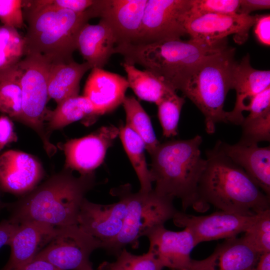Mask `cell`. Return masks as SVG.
<instances>
[{
  "mask_svg": "<svg viewBox=\"0 0 270 270\" xmlns=\"http://www.w3.org/2000/svg\"><path fill=\"white\" fill-rule=\"evenodd\" d=\"M80 270H94L92 266V264L90 263L88 264L86 266Z\"/></svg>",
  "mask_w": 270,
  "mask_h": 270,
  "instance_id": "cell-45",
  "label": "cell"
},
{
  "mask_svg": "<svg viewBox=\"0 0 270 270\" xmlns=\"http://www.w3.org/2000/svg\"><path fill=\"white\" fill-rule=\"evenodd\" d=\"M122 106L126 116V125L144 141L150 155L160 144L154 133L150 119L140 103L133 96H126Z\"/></svg>",
  "mask_w": 270,
  "mask_h": 270,
  "instance_id": "cell-28",
  "label": "cell"
},
{
  "mask_svg": "<svg viewBox=\"0 0 270 270\" xmlns=\"http://www.w3.org/2000/svg\"><path fill=\"white\" fill-rule=\"evenodd\" d=\"M42 4L76 12H85L94 3L95 0H41Z\"/></svg>",
  "mask_w": 270,
  "mask_h": 270,
  "instance_id": "cell-38",
  "label": "cell"
},
{
  "mask_svg": "<svg viewBox=\"0 0 270 270\" xmlns=\"http://www.w3.org/2000/svg\"><path fill=\"white\" fill-rule=\"evenodd\" d=\"M202 141L200 135L168 140L160 143L150 154L154 190L160 196L180 198L184 210L192 207L200 212L198 186L206 164L200 149Z\"/></svg>",
  "mask_w": 270,
  "mask_h": 270,
  "instance_id": "cell-5",
  "label": "cell"
},
{
  "mask_svg": "<svg viewBox=\"0 0 270 270\" xmlns=\"http://www.w3.org/2000/svg\"><path fill=\"white\" fill-rule=\"evenodd\" d=\"M23 0H0L2 25L18 30L24 26Z\"/></svg>",
  "mask_w": 270,
  "mask_h": 270,
  "instance_id": "cell-36",
  "label": "cell"
},
{
  "mask_svg": "<svg viewBox=\"0 0 270 270\" xmlns=\"http://www.w3.org/2000/svg\"><path fill=\"white\" fill-rule=\"evenodd\" d=\"M192 270L191 269H182V270Z\"/></svg>",
  "mask_w": 270,
  "mask_h": 270,
  "instance_id": "cell-46",
  "label": "cell"
},
{
  "mask_svg": "<svg viewBox=\"0 0 270 270\" xmlns=\"http://www.w3.org/2000/svg\"><path fill=\"white\" fill-rule=\"evenodd\" d=\"M258 214L248 216L220 210L207 216H196L178 211L172 220L176 226L189 229L198 244L236 237L244 232Z\"/></svg>",
  "mask_w": 270,
  "mask_h": 270,
  "instance_id": "cell-11",
  "label": "cell"
},
{
  "mask_svg": "<svg viewBox=\"0 0 270 270\" xmlns=\"http://www.w3.org/2000/svg\"><path fill=\"white\" fill-rule=\"evenodd\" d=\"M91 70L83 96L90 102L98 116L114 110L122 103L128 84L126 78L117 74L103 68Z\"/></svg>",
  "mask_w": 270,
  "mask_h": 270,
  "instance_id": "cell-20",
  "label": "cell"
},
{
  "mask_svg": "<svg viewBox=\"0 0 270 270\" xmlns=\"http://www.w3.org/2000/svg\"><path fill=\"white\" fill-rule=\"evenodd\" d=\"M64 168L14 204L10 218L18 224L35 221L60 228L78 224L85 195L94 185V173L74 176Z\"/></svg>",
  "mask_w": 270,
  "mask_h": 270,
  "instance_id": "cell-2",
  "label": "cell"
},
{
  "mask_svg": "<svg viewBox=\"0 0 270 270\" xmlns=\"http://www.w3.org/2000/svg\"><path fill=\"white\" fill-rule=\"evenodd\" d=\"M1 206V202H0V206Z\"/></svg>",
  "mask_w": 270,
  "mask_h": 270,
  "instance_id": "cell-47",
  "label": "cell"
},
{
  "mask_svg": "<svg viewBox=\"0 0 270 270\" xmlns=\"http://www.w3.org/2000/svg\"><path fill=\"white\" fill-rule=\"evenodd\" d=\"M228 46L227 39L213 44L178 39L146 44H117L114 54L122 56L127 64L140 65L176 92L181 91L200 63Z\"/></svg>",
  "mask_w": 270,
  "mask_h": 270,
  "instance_id": "cell-4",
  "label": "cell"
},
{
  "mask_svg": "<svg viewBox=\"0 0 270 270\" xmlns=\"http://www.w3.org/2000/svg\"><path fill=\"white\" fill-rule=\"evenodd\" d=\"M16 66L0 72V112L21 122L22 92Z\"/></svg>",
  "mask_w": 270,
  "mask_h": 270,
  "instance_id": "cell-29",
  "label": "cell"
},
{
  "mask_svg": "<svg viewBox=\"0 0 270 270\" xmlns=\"http://www.w3.org/2000/svg\"><path fill=\"white\" fill-rule=\"evenodd\" d=\"M18 138L11 118L6 115L0 116V151Z\"/></svg>",
  "mask_w": 270,
  "mask_h": 270,
  "instance_id": "cell-39",
  "label": "cell"
},
{
  "mask_svg": "<svg viewBox=\"0 0 270 270\" xmlns=\"http://www.w3.org/2000/svg\"><path fill=\"white\" fill-rule=\"evenodd\" d=\"M52 62L38 54H30L16 66L22 92L21 123L32 129L39 136L50 156L57 148L50 140L46 130V107L49 100L48 78Z\"/></svg>",
  "mask_w": 270,
  "mask_h": 270,
  "instance_id": "cell-8",
  "label": "cell"
},
{
  "mask_svg": "<svg viewBox=\"0 0 270 270\" xmlns=\"http://www.w3.org/2000/svg\"><path fill=\"white\" fill-rule=\"evenodd\" d=\"M96 114L90 102L84 96H78L64 100L54 110L46 112V130L50 136L51 132L64 128L78 120L88 118L91 122Z\"/></svg>",
  "mask_w": 270,
  "mask_h": 270,
  "instance_id": "cell-25",
  "label": "cell"
},
{
  "mask_svg": "<svg viewBox=\"0 0 270 270\" xmlns=\"http://www.w3.org/2000/svg\"><path fill=\"white\" fill-rule=\"evenodd\" d=\"M148 0H95L96 18L112 31L116 44H134L138 38Z\"/></svg>",
  "mask_w": 270,
  "mask_h": 270,
  "instance_id": "cell-15",
  "label": "cell"
},
{
  "mask_svg": "<svg viewBox=\"0 0 270 270\" xmlns=\"http://www.w3.org/2000/svg\"><path fill=\"white\" fill-rule=\"evenodd\" d=\"M19 270H59L54 266L42 258H35Z\"/></svg>",
  "mask_w": 270,
  "mask_h": 270,
  "instance_id": "cell-43",
  "label": "cell"
},
{
  "mask_svg": "<svg viewBox=\"0 0 270 270\" xmlns=\"http://www.w3.org/2000/svg\"><path fill=\"white\" fill-rule=\"evenodd\" d=\"M99 240L78 224L58 228L47 245L36 258H42L59 270H80L91 263L90 256L102 248Z\"/></svg>",
  "mask_w": 270,
  "mask_h": 270,
  "instance_id": "cell-9",
  "label": "cell"
},
{
  "mask_svg": "<svg viewBox=\"0 0 270 270\" xmlns=\"http://www.w3.org/2000/svg\"><path fill=\"white\" fill-rule=\"evenodd\" d=\"M261 255L242 237L226 238L202 260H192V270H252Z\"/></svg>",
  "mask_w": 270,
  "mask_h": 270,
  "instance_id": "cell-21",
  "label": "cell"
},
{
  "mask_svg": "<svg viewBox=\"0 0 270 270\" xmlns=\"http://www.w3.org/2000/svg\"><path fill=\"white\" fill-rule=\"evenodd\" d=\"M190 0H148L136 44L181 39Z\"/></svg>",
  "mask_w": 270,
  "mask_h": 270,
  "instance_id": "cell-10",
  "label": "cell"
},
{
  "mask_svg": "<svg viewBox=\"0 0 270 270\" xmlns=\"http://www.w3.org/2000/svg\"><path fill=\"white\" fill-rule=\"evenodd\" d=\"M44 176L41 163L34 156L8 150L0 154V190L16 195L26 194Z\"/></svg>",
  "mask_w": 270,
  "mask_h": 270,
  "instance_id": "cell-16",
  "label": "cell"
},
{
  "mask_svg": "<svg viewBox=\"0 0 270 270\" xmlns=\"http://www.w3.org/2000/svg\"><path fill=\"white\" fill-rule=\"evenodd\" d=\"M150 241L149 250L164 267L174 270L190 269V255L198 244L187 228L175 232L167 230L164 225L152 230L146 236Z\"/></svg>",
  "mask_w": 270,
  "mask_h": 270,
  "instance_id": "cell-17",
  "label": "cell"
},
{
  "mask_svg": "<svg viewBox=\"0 0 270 270\" xmlns=\"http://www.w3.org/2000/svg\"><path fill=\"white\" fill-rule=\"evenodd\" d=\"M242 238L260 255L270 252V209L259 214Z\"/></svg>",
  "mask_w": 270,
  "mask_h": 270,
  "instance_id": "cell-33",
  "label": "cell"
},
{
  "mask_svg": "<svg viewBox=\"0 0 270 270\" xmlns=\"http://www.w3.org/2000/svg\"><path fill=\"white\" fill-rule=\"evenodd\" d=\"M24 56V36L16 28L0 25V72L16 65Z\"/></svg>",
  "mask_w": 270,
  "mask_h": 270,
  "instance_id": "cell-30",
  "label": "cell"
},
{
  "mask_svg": "<svg viewBox=\"0 0 270 270\" xmlns=\"http://www.w3.org/2000/svg\"><path fill=\"white\" fill-rule=\"evenodd\" d=\"M24 19L28 24L24 36L25 56L38 54L53 63L74 60L76 40L81 29L96 18L92 6L76 12L42 4L41 0H23Z\"/></svg>",
  "mask_w": 270,
  "mask_h": 270,
  "instance_id": "cell-3",
  "label": "cell"
},
{
  "mask_svg": "<svg viewBox=\"0 0 270 270\" xmlns=\"http://www.w3.org/2000/svg\"><path fill=\"white\" fill-rule=\"evenodd\" d=\"M235 48L228 46L200 63L181 90L204 116L206 131L212 134L216 124L228 123L224 104L232 89Z\"/></svg>",
  "mask_w": 270,
  "mask_h": 270,
  "instance_id": "cell-6",
  "label": "cell"
},
{
  "mask_svg": "<svg viewBox=\"0 0 270 270\" xmlns=\"http://www.w3.org/2000/svg\"><path fill=\"white\" fill-rule=\"evenodd\" d=\"M206 154V166L198 186L200 212L206 210L210 204L248 216L270 209V196L216 145Z\"/></svg>",
  "mask_w": 270,
  "mask_h": 270,
  "instance_id": "cell-1",
  "label": "cell"
},
{
  "mask_svg": "<svg viewBox=\"0 0 270 270\" xmlns=\"http://www.w3.org/2000/svg\"><path fill=\"white\" fill-rule=\"evenodd\" d=\"M18 224L11 220H4L0 223V248L8 245Z\"/></svg>",
  "mask_w": 270,
  "mask_h": 270,
  "instance_id": "cell-42",
  "label": "cell"
},
{
  "mask_svg": "<svg viewBox=\"0 0 270 270\" xmlns=\"http://www.w3.org/2000/svg\"><path fill=\"white\" fill-rule=\"evenodd\" d=\"M122 188L127 199L123 226L118 236L102 248L116 256L127 246L138 248L140 237L172 220L178 212L174 206V198L160 196L154 189L147 192L139 191L134 193L128 184Z\"/></svg>",
  "mask_w": 270,
  "mask_h": 270,
  "instance_id": "cell-7",
  "label": "cell"
},
{
  "mask_svg": "<svg viewBox=\"0 0 270 270\" xmlns=\"http://www.w3.org/2000/svg\"><path fill=\"white\" fill-rule=\"evenodd\" d=\"M119 200L102 204L84 200L78 225L86 233L100 241L103 246L114 240L122 230L127 204L126 197L121 187L112 191Z\"/></svg>",
  "mask_w": 270,
  "mask_h": 270,
  "instance_id": "cell-14",
  "label": "cell"
},
{
  "mask_svg": "<svg viewBox=\"0 0 270 270\" xmlns=\"http://www.w3.org/2000/svg\"><path fill=\"white\" fill-rule=\"evenodd\" d=\"M86 62L79 64L74 60L68 62L52 63L48 78V94L57 104L70 98L78 96L80 82L89 70Z\"/></svg>",
  "mask_w": 270,
  "mask_h": 270,
  "instance_id": "cell-24",
  "label": "cell"
},
{
  "mask_svg": "<svg viewBox=\"0 0 270 270\" xmlns=\"http://www.w3.org/2000/svg\"><path fill=\"white\" fill-rule=\"evenodd\" d=\"M260 16L208 14L186 21L184 26L190 38L200 42L213 44L234 34L235 42L242 44L248 39L250 30Z\"/></svg>",
  "mask_w": 270,
  "mask_h": 270,
  "instance_id": "cell-12",
  "label": "cell"
},
{
  "mask_svg": "<svg viewBox=\"0 0 270 270\" xmlns=\"http://www.w3.org/2000/svg\"><path fill=\"white\" fill-rule=\"evenodd\" d=\"M116 44L112 31L101 20L96 24L88 23L84 26L76 40L77 50L92 68H103L114 54Z\"/></svg>",
  "mask_w": 270,
  "mask_h": 270,
  "instance_id": "cell-23",
  "label": "cell"
},
{
  "mask_svg": "<svg viewBox=\"0 0 270 270\" xmlns=\"http://www.w3.org/2000/svg\"><path fill=\"white\" fill-rule=\"evenodd\" d=\"M242 134L238 142L244 144H258L270 140V113L248 119L242 124Z\"/></svg>",
  "mask_w": 270,
  "mask_h": 270,
  "instance_id": "cell-35",
  "label": "cell"
},
{
  "mask_svg": "<svg viewBox=\"0 0 270 270\" xmlns=\"http://www.w3.org/2000/svg\"><path fill=\"white\" fill-rule=\"evenodd\" d=\"M122 66L127 74L128 87L142 100L156 104L166 96L174 91L147 70H140L134 66L125 62L122 63Z\"/></svg>",
  "mask_w": 270,
  "mask_h": 270,
  "instance_id": "cell-26",
  "label": "cell"
},
{
  "mask_svg": "<svg viewBox=\"0 0 270 270\" xmlns=\"http://www.w3.org/2000/svg\"><path fill=\"white\" fill-rule=\"evenodd\" d=\"M118 128V136L140 182L139 191L147 192L152 190L153 182L146 160L144 141L127 125L121 126Z\"/></svg>",
  "mask_w": 270,
  "mask_h": 270,
  "instance_id": "cell-27",
  "label": "cell"
},
{
  "mask_svg": "<svg viewBox=\"0 0 270 270\" xmlns=\"http://www.w3.org/2000/svg\"><path fill=\"white\" fill-rule=\"evenodd\" d=\"M270 86V71L256 70L250 64L248 54L236 62L233 70L232 89L236 92L233 110L226 112L228 123L240 125L244 118L242 112L252 99Z\"/></svg>",
  "mask_w": 270,
  "mask_h": 270,
  "instance_id": "cell-19",
  "label": "cell"
},
{
  "mask_svg": "<svg viewBox=\"0 0 270 270\" xmlns=\"http://www.w3.org/2000/svg\"><path fill=\"white\" fill-rule=\"evenodd\" d=\"M252 270H270V252L262 254Z\"/></svg>",
  "mask_w": 270,
  "mask_h": 270,
  "instance_id": "cell-44",
  "label": "cell"
},
{
  "mask_svg": "<svg viewBox=\"0 0 270 270\" xmlns=\"http://www.w3.org/2000/svg\"><path fill=\"white\" fill-rule=\"evenodd\" d=\"M119 135V128L104 126L85 136L71 139L62 146L65 156L64 168L80 175L94 173L104 162L108 148Z\"/></svg>",
  "mask_w": 270,
  "mask_h": 270,
  "instance_id": "cell-13",
  "label": "cell"
},
{
  "mask_svg": "<svg viewBox=\"0 0 270 270\" xmlns=\"http://www.w3.org/2000/svg\"><path fill=\"white\" fill-rule=\"evenodd\" d=\"M114 262H104L98 270H162L161 262L150 251L142 255L134 254L123 248Z\"/></svg>",
  "mask_w": 270,
  "mask_h": 270,
  "instance_id": "cell-31",
  "label": "cell"
},
{
  "mask_svg": "<svg viewBox=\"0 0 270 270\" xmlns=\"http://www.w3.org/2000/svg\"><path fill=\"white\" fill-rule=\"evenodd\" d=\"M245 111L250 112L245 118L248 119L270 113V86L256 95L246 106Z\"/></svg>",
  "mask_w": 270,
  "mask_h": 270,
  "instance_id": "cell-37",
  "label": "cell"
},
{
  "mask_svg": "<svg viewBox=\"0 0 270 270\" xmlns=\"http://www.w3.org/2000/svg\"><path fill=\"white\" fill-rule=\"evenodd\" d=\"M58 228L35 221L18 224L8 244L10 258L2 270H19L32 261L50 242Z\"/></svg>",
  "mask_w": 270,
  "mask_h": 270,
  "instance_id": "cell-18",
  "label": "cell"
},
{
  "mask_svg": "<svg viewBox=\"0 0 270 270\" xmlns=\"http://www.w3.org/2000/svg\"><path fill=\"white\" fill-rule=\"evenodd\" d=\"M254 32L258 40L262 44H270V15H260L254 24Z\"/></svg>",
  "mask_w": 270,
  "mask_h": 270,
  "instance_id": "cell-40",
  "label": "cell"
},
{
  "mask_svg": "<svg viewBox=\"0 0 270 270\" xmlns=\"http://www.w3.org/2000/svg\"><path fill=\"white\" fill-rule=\"evenodd\" d=\"M240 0H190L186 21L214 14H238Z\"/></svg>",
  "mask_w": 270,
  "mask_h": 270,
  "instance_id": "cell-34",
  "label": "cell"
},
{
  "mask_svg": "<svg viewBox=\"0 0 270 270\" xmlns=\"http://www.w3.org/2000/svg\"><path fill=\"white\" fill-rule=\"evenodd\" d=\"M270 8L269 0H240L238 14L249 15L254 11L269 9Z\"/></svg>",
  "mask_w": 270,
  "mask_h": 270,
  "instance_id": "cell-41",
  "label": "cell"
},
{
  "mask_svg": "<svg viewBox=\"0 0 270 270\" xmlns=\"http://www.w3.org/2000/svg\"><path fill=\"white\" fill-rule=\"evenodd\" d=\"M218 150L240 166L261 190L270 196V147L218 140Z\"/></svg>",
  "mask_w": 270,
  "mask_h": 270,
  "instance_id": "cell-22",
  "label": "cell"
},
{
  "mask_svg": "<svg viewBox=\"0 0 270 270\" xmlns=\"http://www.w3.org/2000/svg\"><path fill=\"white\" fill-rule=\"evenodd\" d=\"M184 102L183 97L172 91L156 104L158 118L164 136L170 138L177 135L180 112Z\"/></svg>",
  "mask_w": 270,
  "mask_h": 270,
  "instance_id": "cell-32",
  "label": "cell"
}]
</instances>
